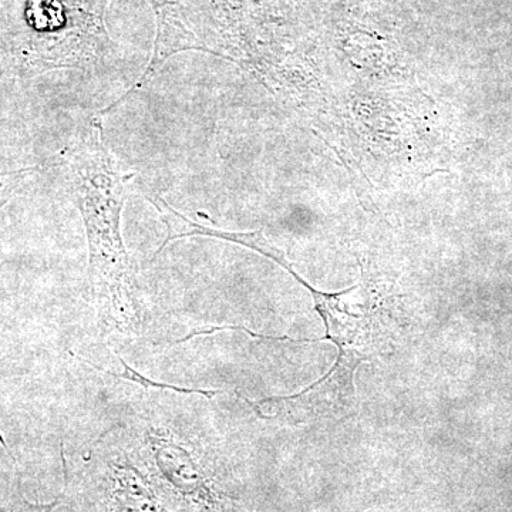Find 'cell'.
<instances>
[{"instance_id": "1", "label": "cell", "mask_w": 512, "mask_h": 512, "mask_svg": "<svg viewBox=\"0 0 512 512\" xmlns=\"http://www.w3.org/2000/svg\"><path fill=\"white\" fill-rule=\"evenodd\" d=\"M74 178L89 242L90 301L100 335H138L144 311L120 229L126 183L99 136L90 137L76 154Z\"/></svg>"}, {"instance_id": "5", "label": "cell", "mask_w": 512, "mask_h": 512, "mask_svg": "<svg viewBox=\"0 0 512 512\" xmlns=\"http://www.w3.org/2000/svg\"><path fill=\"white\" fill-rule=\"evenodd\" d=\"M77 360L80 362L86 363V365L92 366L93 369H96L97 372L104 373V375H109L111 377H116V379L126 380V382H131L134 384H140L141 387H146V389H160V390H168V392H175L180 394H200V396L208 397V399H212V397L217 396L221 392L218 390H202V389H188V387H180L174 386V384H168L163 382H157V380L150 379V377L141 375L138 370L134 369L128 365L126 360L123 357L119 356V353H116L117 360L121 366H123V372H109V370L103 369V367L97 366L96 363L90 362V360L84 359L83 356H77Z\"/></svg>"}, {"instance_id": "2", "label": "cell", "mask_w": 512, "mask_h": 512, "mask_svg": "<svg viewBox=\"0 0 512 512\" xmlns=\"http://www.w3.org/2000/svg\"><path fill=\"white\" fill-rule=\"evenodd\" d=\"M143 195L146 197V200L150 201L151 205L156 208L158 215H160L161 220H163L165 224V228H167V237H165L161 247L158 248L157 254H160L165 248V245L170 244V242L175 241V239L187 237L217 238L221 239V241L231 242V244H237L241 245V247L252 249V251L266 256V258L271 259L275 264L284 268L285 271H288L289 274H291L299 284L305 286L309 292L313 293L316 291L311 284H308V282L293 269L292 262L286 258L285 252L275 247L272 242H269V239L265 237L264 231L232 232L225 231V229L208 227V225L191 221L190 218L185 217L184 214L175 211L156 191L150 190L148 187H143Z\"/></svg>"}, {"instance_id": "3", "label": "cell", "mask_w": 512, "mask_h": 512, "mask_svg": "<svg viewBox=\"0 0 512 512\" xmlns=\"http://www.w3.org/2000/svg\"><path fill=\"white\" fill-rule=\"evenodd\" d=\"M148 436L154 463L167 483L185 497L204 500L208 494L204 473L187 447L168 439L165 434L151 433Z\"/></svg>"}, {"instance_id": "6", "label": "cell", "mask_w": 512, "mask_h": 512, "mask_svg": "<svg viewBox=\"0 0 512 512\" xmlns=\"http://www.w3.org/2000/svg\"><path fill=\"white\" fill-rule=\"evenodd\" d=\"M57 505H59V500L50 504H32L25 498L19 497L12 504L0 508V512H53Z\"/></svg>"}, {"instance_id": "4", "label": "cell", "mask_w": 512, "mask_h": 512, "mask_svg": "<svg viewBox=\"0 0 512 512\" xmlns=\"http://www.w3.org/2000/svg\"><path fill=\"white\" fill-rule=\"evenodd\" d=\"M111 500L116 512H165L146 478L128 463L114 468Z\"/></svg>"}, {"instance_id": "7", "label": "cell", "mask_w": 512, "mask_h": 512, "mask_svg": "<svg viewBox=\"0 0 512 512\" xmlns=\"http://www.w3.org/2000/svg\"><path fill=\"white\" fill-rule=\"evenodd\" d=\"M0 443H2L3 447H6L5 440H3L2 434H0Z\"/></svg>"}]
</instances>
